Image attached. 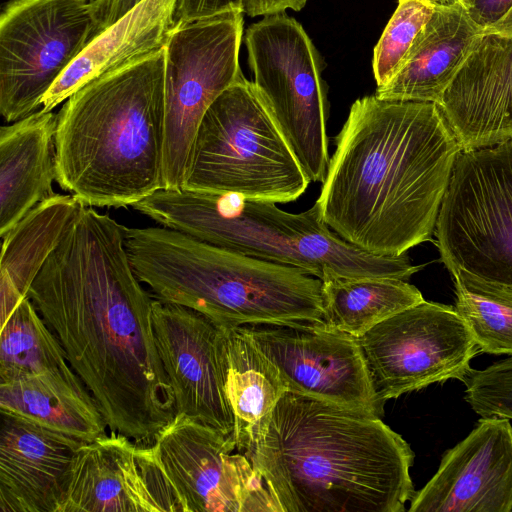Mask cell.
<instances>
[{
  "mask_svg": "<svg viewBox=\"0 0 512 512\" xmlns=\"http://www.w3.org/2000/svg\"><path fill=\"white\" fill-rule=\"evenodd\" d=\"M182 512L153 445L110 431L83 443L58 512Z\"/></svg>",
  "mask_w": 512,
  "mask_h": 512,
  "instance_id": "15",
  "label": "cell"
},
{
  "mask_svg": "<svg viewBox=\"0 0 512 512\" xmlns=\"http://www.w3.org/2000/svg\"><path fill=\"white\" fill-rule=\"evenodd\" d=\"M276 512H403L414 453L371 412L286 391L246 455Z\"/></svg>",
  "mask_w": 512,
  "mask_h": 512,
  "instance_id": "3",
  "label": "cell"
},
{
  "mask_svg": "<svg viewBox=\"0 0 512 512\" xmlns=\"http://www.w3.org/2000/svg\"><path fill=\"white\" fill-rule=\"evenodd\" d=\"M469 17L483 30L494 26L512 7V0H460Z\"/></svg>",
  "mask_w": 512,
  "mask_h": 512,
  "instance_id": "32",
  "label": "cell"
},
{
  "mask_svg": "<svg viewBox=\"0 0 512 512\" xmlns=\"http://www.w3.org/2000/svg\"><path fill=\"white\" fill-rule=\"evenodd\" d=\"M153 323L176 414L233 435L220 326L200 312L155 298Z\"/></svg>",
  "mask_w": 512,
  "mask_h": 512,
  "instance_id": "16",
  "label": "cell"
},
{
  "mask_svg": "<svg viewBox=\"0 0 512 512\" xmlns=\"http://www.w3.org/2000/svg\"><path fill=\"white\" fill-rule=\"evenodd\" d=\"M226 393L234 415L239 452L252 451L272 412L287 391L275 365L260 351L245 326H220Z\"/></svg>",
  "mask_w": 512,
  "mask_h": 512,
  "instance_id": "24",
  "label": "cell"
},
{
  "mask_svg": "<svg viewBox=\"0 0 512 512\" xmlns=\"http://www.w3.org/2000/svg\"><path fill=\"white\" fill-rule=\"evenodd\" d=\"M439 3V0H398V6L373 52L372 67L377 87L395 75Z\"/></svg>",
  "mask_w": 512,
  "mask_h": 512,
  "instance_id": "29",
  "label": "cell"
},
{
  "mask_svg": "<svg viewBox=\"0 0 512 512\" xmlns=\"http://www.w3.org/2000/svg\"><path fill=\"white\" fill-rule=\"evenodd\" d=\"M253 84L311 182L329 165L327 97L318 52L294 18L266 15L244 34Z\"/></svg>",
  "mask_w": 512,
  "mask_h": 512,
  "instance_id": "9",
  "label": "cell"
},
{
  "mask_svg": "<svg viewBox=\"0 0 512 512\" xmlns=\"http://www.w3.org/2000/svg\"><path fill=\"white\" fill-rule=\"evenodd\" d=\"M409 512H512V426L481 417L447 450L434 476L415 491Z\"/></svg>",
  "mask_w": 512,
  "mask_h": 512,
  "instance_id": "17",
  "label": "cell"
},
{
  "mask_svg": "<svg viewBox=\"0 0 512 512\" xmlns=\"http://www.w3.org/2000/svg\"><path fill=\"white\" fill-rule=\"evenodd\" d=\"M244 0H178L177 22H192L231 11L243 12Z\"/></svg>",
  "mask_w": 512,
  "mask_h": 512,
  "instance_id": "31",
  "label": "cell"
},
{
  "mask_svg": "<svg viewBox=\"0 0 512 512\" xmlns=\"http://www.w3.org/2000/svg\"><path fill=\"white\" fill-rule=\"evenodd\" d=\"M242 11L177 22L164 48L163 189H183L199 125L240 75Z\"/></svg>",
  "mask_w": 512,
  "mask_h": 512,
  "instance_id": "10",
  "label": "cell"
},
{
  "mask_svg": "<svg viewBox=\"0 0 512 512\" xmlns=\"http://www.w3.org/2000/svg\"><path fill=\"white\" fill-rule=\"evenodd\" d=\"M308 0H244L243 13L255 17L284 12L286 9L300 11Z\"/></svg>",
  "mask_w": 512,
  "mask_h": 512,
  "instance_id": "34",
  "label": "cell"
},
{
  "mask_svg": "<svg viewBox=\"0 0 512 512\" xmlns=\"http://www.w3.org/2000/svg\"><path fill=\"white\" fill-rule=\"evenodd\" d=\"M434 235L441 261L512 287V140L461 150Z\"/></svg>",
  "mask_w": 512,
  "mask_h": 512,
  "instance_id": "8",
  "label": "cell"
},
{
  "mask_svg": "<svg viewBox=\"0 0 512 512\" xmlns=\"http://www.w3.org/2000/svg\"><path fill=\"white\" fill-rule=\"evenodd\" d=\"M125 228L84 204L28 297L108 429L152 445L174 419L175 400L157 347L154 297L130 263Z\"/></svg>",
  "mask_w": 512,
  "mask_h": 512,
  "instance_id": "1",
  "label": "cell"
},
{
  "mask_svg": "<svg viewBox=\"0 0 512 512\" xmlns=\"http://www.w3.org/2000/svg\"><path fill=\"white\" fill-rule=\"evenodd\" d=\"M57 114L38 110L0 128V236L55 193Z\"/></svg>",
  "mask_w": 512,
  "mask_h": 512,
  "instance_id": "22",
  "label": "cell"
},
{
  "mask_svg": "<svg viewBox=\"0 0 512 512\" xmlns=\"http://www.w3.org/2000/svg\"><path fill=\"white\" fill-rule=\"evenodd\" d=\"M455 309L480 352L512 356V287L485 281L467 271H450Z\"/></svg>",
  "mask_w": 512,
  "mask_h": 512,
  "instance_id": "27",
  "label": "cell"
},
{
  "mask_svg": "<svg viewBox=\"0 0 512 512\" xmlns=\"http://www.w3.org/2000/svg\"><path fill=\"white\" fill-rule=\"evenodd\" d=\"M125 246L155 299L193 309L219 326L324 323L322 281L294 266L163 226L125 228Z\"/></svg>",
  "mask_w": 512,
  "mask_h": 512,
  "instance_id": "5",
  "label": "cell"
},
{
  "mask_svg": "<svg viewBox=\"0 0 512 512\" xmlns=\"http://www.w3.org/2000/svg\"><path fill=\"white\" fill-rule=\"evenodd\" d=\"M95 36L89 2L9 0L0 13V113L25 118ZM41 109V108H40Z\"/></svg>",
  "mask_w": 512,
  "mask_h": 512,
  "instance_id": "11",
  "label": "cell"
},
{
  "mask_svg": "<svg viewBox=\"0 0 512 512\" xmlns=\"http://www.w3.org/2000/svg\"><path fill=\"white\" fill-rule=\"evenodd\" d=\"M165 50L88 82L57 113L56 181L83 204L125 208L164 188Z\"/></svg>",
  "mask_w": 512,
  "mask_h": 512,
  "instance_id": "4",
  "label": "cell"
},
{
  "mask_svg": "<svg viewBox=\"0 0 512 512\" xmlns=\"http://www.w3.org/2000/svg\"><path fill=\"white\" fill-rule=\"evenodd\" d=\"M483 31L459 1L439 3L395 75L375 95L439 105Z\"/></svg>",
  "mask_w": 512,
  "mask_h": 512,
  "instance_id": "20",
  "label": "cell"
},
{
  "mask_svg": "<svg viewBox=\"0 0 512 512\" xmlns=\"http://www.w3.org/2000/svg\"><path fill=\"white\" fill-rule=\"evenodd\" d=\"M232 193L160 189L132 207L163 227L208 244L299 268L321 281L390 277L408 280L421 266L405 254L378 256L340 238L318 204L300 213Z\"/></svg>",
  "mask_w": 512,
  "mask_h": 512,
  "instance_id": "6",
  "label": "cell"
},
{
  "mask_svg": "<svg viewBox=\"0 0 512 512\" xmlns=\"http://www.w3.org/2000/svg\"><path fill=\"white\" fill-rule=\"evenodd\" d=\"M464 400L481 417L512 419V356L484 369H470L462 378Z\"/></svg>",
  "mask_w": 512,
  "mask_h": 512,
  "instance_id": "30",
  "label": "cell"
},
{
  "mask_svg": "<svg viewBox=\"0 0 512 512\" xmlns=\"http://www.w3.org/2000/svg\"><path fill=\"white\" fill-rule=\"evenodd\" d=\"M0 410L83 442L105 435L108 428L70 363L0 383Z\"/></svg>",
  "mask_w": 512,
  "mask_h": 512,
  "instance_id": "23",
  "label": "cell"
},
{
  "mask_svg": "<svg viewBox=\"0 0 512 512\" xmlns=\"http://www.w3.org/2000/svg\"><path fill=\"white\" fill-rule=\"evenodd\" d=\"M142 0H92L89 2L95 35L123 17Z\"/></svg>",
  "mask_w": 512,
  "mask_h": 512,
  "instance_id": "33",
  "label": "cell"
},
{
  "mask_svg": "<svg viewBox=\"0 0 512 512\" xmlns=\"http://www.w3.org/2000/svg\"><path fill=\"white\" fill-rule=\"evenodd\" d=\"M335 146L316 200L334 233L378 256L431 240L462 150L436 103L359 98Z\"/></svg>",
  "mask_w": 512,
  "mask_h": 512,
  "instance_id": "2",
  "label": "cell"
},
{
  "mask_svg": "<svg viewBox=\"0 0 512 512\" xmlns=\"http://www.w3.org/2000/svg\"><path fill=\"white\" fill-rule=\"evenodd\" d=\"M510 139L512 140V137Z\"/></svg>",
  "mask_w": 512,
  "mask_h": 512,
  "instance_id": "37",
  "label": "cell"
},
{
  "mask_svg": "<svg viewBox=\"0 0 512 512\" xmlns=\"http://www.w3.org/2000/svg\"><path fill=\"white\" fill-rule=\"evenodd\" d=\"M441 3H451V2H456V1H460V0H439Z\"/></svg>",
  "mask_w": 512,
  "mask_h": 512,
  "instance_id": "35",
  "label": "cell"
},
{
  "mask_svg": "<svg viewBox=\"0 0 512 512\" xmlns=\"http://www.w3.org/2000/svg\"><path fill=\"white\" fill-rule=\"evenodd\" d=\"M83 205L72 194H54L1 237V324L28 297L33 281Z\"/></svg>",
  "mask_w": 512,
  "mask_h": 512,
  "instance_id": "25",
  "label": "cell"
},
{
  "mask_svg": "<svg viewBox=\"0 0 512 512\" xmlns=\"http://www.w3.org/2000/svg\"><path fill=\"white\" fill-rule=\"evenodd\" d=\"M178 0H142L96 34L42 99L52 111L75 91L102 75L165 48L176 25Z\"/></svg>",
  "mask_w": 512,
  "mask_h": 512,
  "instance_id": "21",
  "label": "cell"
},
{
  "mask_svg": "<svg viewBox=\"0 0 512 512\" xmlns=\"http://www.w3.org/2000/svg\"><path fill=\"white\" fill-rule=\"evenodd\" d=\"M378 402L434 383L462 380L480 352L455 307L423 302L357 338Z\"/></svg>",
  "mask_w": 512,
  "mask_h": 512,
  "instance_id": "12",
  "label": "cell"
},
{
  "mask_svg": "<svg viewBox=\"0 0 512 512\" xmlns=\"http://www.w3.org/2000/svg\"><path fill=\"white\" fill-rule=\"evenodd\" d=\"M73 1H78V2H90L89 0H73Z\"/></svg>",
  "mask_w": 512,
  "mask_h": 512,
  "instance_id": "36",
  "label": "cell"
},
{
  "mask_svg": "<svg viewBox=\"0 0 512 512\" xmlns=\"http://www.w3.org/2000/svg\"><path fill=\"white\" fill-rule=\"evenodd\" d=\"M68 363L59 339L25 298L1 324L0 383Z\"/></svg>",
  "mask_w": 512,
  "mask_h": 512,
  "instance_id": "28",
  "label": "cell"
},
{
  "mask_svg": "<svg viewBox=\"0 0 512 512\" xmlns=\"http://www.w3.org/2000/svg\"><path fill=\"white\" fill-rule=\"evenodd\" d=\"M152 445L182 512H276L233 435L178 413Z\"/></svg>",
  "mask_w": 512,
  "mask_h": 512,
  "instance_id": "13",
  "label": "cell"
},
{
  "mask_svg": "<svg viewBox=\"0 0 512 512\" xmlns=\"http://www.w3.org/2000/svg\"><path fill=\"white\" fill-rule=\"evenodd\" d=\"M244 326L287 391L383 416L356 337L324 323Z\"/></svg>",
  "mask_w": 512,
  "mask_h": 512,
  "instance_id": "14",
  "label": "cell"
},
{
  "mask_svg": "<svg viewBox=\"0 0 512 512\" xmlns=\"http://www.w3.org/2000/svg\"><path fill=\"white\" fill-rule=\"evenodd\" d=\"M0 412V512H58L72 463L86 442Z\"/></svg>",
  "mask_w": 512,
  "mask_h": 512,
  "instance_id": "19",
  "label": "cell"
},
{
  "mask_svg": "<svg viewBox=\"0 0 512 512\" xmlns=\"http://www.w3.org/2000/svg\"><path fill=\"white\" fill-rule=\"evenodd\" d=\"M310 182L253 82L241 72L199 125L184 188L287 203Z\"/></svg>",
  "mask_w": 512,
  "mask_h": 512,
  "instance_id": "7",
  "label": "cell"
},
{
  "mask_svg": "<svg viewBox=\"0 0 512 512\" xmlns=\"http://www.w3.org/2000/svg\"><path fill=\"white\" fill-rule=\"evenodd\" d=\"M424 301L407 280L390 277L322 281L324 324L360 337L383 320Z\"/></svg>",
  "mask_w": 512,
  "mask_h": 512,
  "instance_id": "26",
  "label": "cell"
},
{
  "mask_svg": "<svg viewBox=\"0 0 512 512\" xmlns=\"http://www.w3.org/2000/svg\"><path fill=\"white\" fill-rule=\"evenodd\" d=\"M438 106L462 150L512 137V7L483 31Z\"/></svg>",
  "mask_w": 512,
  "mask_h": 512,
  "instance_id": "18",
  "label": "cell"
}]
</instances>
